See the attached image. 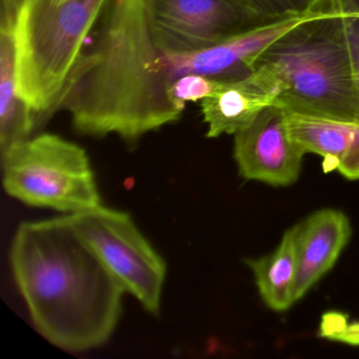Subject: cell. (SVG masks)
Masks as SVG:
<instances>
[{"label": "cell", "mask_w": 359, "mask_h": 359, "mask_svg": "<svg viewBox=\"0 0 359 359\" xmlns=\"http://www.w3.org/2000/svg\"><path fill=\"white\" fill-rule=\"evenodd\" d=\"M152 0H108L88 37L54 113L66 111L83 135L127 142L180 121L173 79L151 20Z\"/></svg>", "instance_id": "6da1fadb"}, {"label": "cell", "mask_w": 359, "mask_h": 359, "mask_svg": "<svg viewBox=\"0 0 359 359\" xmlns=\"http://www.w3.org/2000/svg\"><path fill=\"white\" fill-rule=\"evenodd\" d=\"M10 262L34 327L48 341L86 352L110 339L127 291L68 215L20 224Z\"/></svg>", "instance_id": "7a4b0ae2"}, {"label": "cell", "mask_w": 359, "mask_h": 359, "mask_svg": "<svg viewBox=\"0 0 359 359\" xmlns=\"http://www.w3.org/2000/svg\"><path fill=\"white\" fill-rule=\"evenodd\" d=\"M253 71L272 81L274 104L359 125L358 87L339 14L302 18L259 54Z\"/></svg>", "instance_id": "3957f363"}, {"label": "cell", "mask_w": 359, "mask_h": 359, "mask_svg": "<svg viewBox=\"0 0 359 359\" xmlns=\"http://www.w3.org/2000/svg\"><path fill=\"white\" fill-rule=\"evenodd\" d=\"M108 0H22L15 27L16 90L36 123L54 113Z\"/></svg>", "instance_id": "277c9868"}, {"label": "cell", "mask_w": 359, "mask_h": 359, "mask_svg": "<svg viewBox=\"0 0 359 359\" xmlns=\"http://www.w3.org/2000/svg\"><path fill=\"white\" fill-rule=\"evenodd\" d=\"M6 192L31 207L66 215L102 205L85 149L55 134L32 136L1 156Z\"/></svg>", "instance_id": "5b68a950"}, {"label": "cell", "mask_w": 359, "mask_h": 359, "mask_svg": "<svg viewBox=\"0 0 359 359\" xmlns=\"http://www.w3.org/2000/svg\"><path fill=\"white\" fill-rule=\"evenodd\" d=\"M68 217L127 293L133 295L147 312L158 314L167 264L131 215L100 205Z\"/></svg>", "instance_id": "8992f818"}, {"label": "cell", "mask_w": 359, "mask_h": 359, "mask_svg": "<svg viewBox=\"0 0 359 359\" xmlns=\"http://www.w3.org/2000/svg\"><path fill=\"white\" fill-rule=\"evenodd\" d=\"M151 20L165 53L205 49L271 25L231 0H152Z\"/></svg>", "instance_id": "52a82bcc"}, {"label": "cell", "mask_w": 359, "mask_h": 359, "mask_svg": "<svg viewBox=\"0 0 359 359\" xmlns=\"http://www.w3.org/2000/svg\"><path fill=\"white\" fill-rule=\"evenodd\" d=\"M304 154L290 133L285 109L278 104L266 107L251 125L235 134V161L248 180L291 186L299 177Z\"/></svg>", "instance_id": "ba28073f"}, {"label": "cell", "mask_w": 359, "mask_h": 359, "mask_svg": "<svg viewBox=\"0 0 359 359\" xmlns=\"http://www.w3.org/2000/svg\"><path fill=\"white\" fill-rule=\"evenodd\" d=\"M300 20L292 18L266 25L196 51L165 53V66L173 81L188 74L218 81L243 79L253 72L254 62L259 54Z\"/></svg>", "instance_id": "9c48e42d"}, {"label": "cell", "mask_w": 359, "mask_h": 359, "mask_svg": "<svg viewBox=\"0 0 359 359\" xmlns=\"http://www.w3.org/2000/svg\"><path fill=\"white\" fill-rule=\"evenodd\" d=\"M351 224L344 212L323 209L296 224V277L294 302L327 274L351 238Z\"/></svg>", "instance_id": "30bf717a"}, {"label": "cell", "mask_w": 359, "mask_h": 359, "mask_svg": "<svg viewBox=\"0 0 359 359\" xmlns=\"http://www.w3.org/2000/svg\"><path fill=\"white\" fill-rule=\"evenodd\" d=\"M272 81L258 71L236 81H222L219 87L201 100V114L207 137L236 134L251 125L264 109L275 104Z\"/></svg>", "instance_id": "8fae6325"}, {"label": "cell", "mask_w": 359, "mask_h": 359, "mask_svg": "<svg viewBox=\"0 0 359 359\" xmlns=\"http://www.w3.org/2000/svg\"><path fill=\"white\" fill-rule=\"evenodd\" d=\"M36 118L16 90L14 30L0 34V153L1 156L32 137Z\"/></svg>", "instance_id": "7c38bea8"}, {"label": "cell", "mask_w": 359, "mask_h": 359, "mask_svg": "<svg viewBox=\"0 0 359 359\" xmlns=\"http://www.w3.org/2000/svg\"><path fill=\"white\" fill-rule=\"evenodd\" d=\"M258 291L266 306L283 312L294 304L293 287L296 277V226L287 230L280 245L270 255L247 259Z\"/></svg>", "instance_id": "4fadbf2b"}, {"label": "cell", "mask_w": 359, "mask_h": 359, "mask_svg": "<svg viewBox=\"0 0 359 359\" xmlns=\"http://www.w3.org/2000/svg\"><path fill=\"white\" fill-rule=\"evenodd\" d=\"M285 113L290 133L304 152L320 155L325 165L337 168L358 125L287 110Z\"/></svg>", "instance_id": "5bb4252c"}, {"label": "cell", "mask_w": 359, "mask_h": 359, "mask_svg": "<svg viewBox=\"0 0 359 359\" xmlns=\"http://www.w3.org/2000/svg\"><path fill=\"white\" fill-rule=\"evenodd\" d=\"M264 22H278L313 15L319 0H231Z\"/></svg>", "instance_id": "9a60e30c"}, {"label": "cell", "mask_w": 359, "mask_h": 359, "mask_svg": "<svg viewBox=\"0 0 359 359\" xmlns=\"http://www.w3.org/2000/svg\"><path fill=\"white\" fill-rule=\"evenodd\" d=\"M222 81L203 75H184L174 79L170 87V96L176 104L186 109V102H201L211 95Z\"/></svg>", "instance_id": "2e32d148"}, {"label": "cell", "mask_w": 359, "mask_h": 359, "mask_svg": "<svg viewBox=\"0 0 359 359\" xmlns=\"http://www.w3.org/2000/svg\"><path fill=\"white\" fill-rule=\"evenodd\" d=\"M320 336L348 346H359V321L348 323L340 313H327L320 325Z\"/></svg>", "instance_id": "e0dca14e"}, {"label": "cell", "mask_w": 359, "mask_h": 359, "mask_svg": "<svg viewBox=\"0 0 359 359\" xmlns=\"http://www.w3.org/2000/svg\"><path fill=\"white\" fill-rule=\"evenodd\" d=\"M341 18L359 91V14H346Z\"/></svg>", "instance_id": "ac0fdd59"}, {"label": "cell", "mask_w": 359, "mask_h": 359, "mask_svg": "<svg viewBox=\"0 0 359 359\" xmlns=\"http://www.w3.org/2000/svg\"><path fill=\"white\" fill-rule=\"evenodd\" d=\"M337 170L348 180H359V125L354 137L337 165Z\"/></svg>", "instance_id": "d6986e66"}]
</instances>
